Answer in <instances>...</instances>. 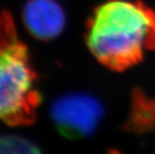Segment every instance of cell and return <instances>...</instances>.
<instances>
[{
    "instance_id": "obj_1",
    "label": "cell",
    "mask_w": 155,
    "mask_h": 154,
    "mask_svg": "<svg viewBox=\"0 0 155 154\" xmlns=\"http://www.w3.org/2000/svg\"><path fill=\"white\" fill-rule=\"evenodd\" d=\"M85 42L108 69L124 71L155 51V10L140 0H105L86 21Z\"/></svg>"
},
{
    "instance_id": "obj_2",
    "label": "cell",
    "mask_w": 155,
    "mask_h": 154,
    "mask_svg": "<svg viewBox=\"0 0 155 154\" xmlns=\"http://www.w3.org/2000/svg\"><path fill=\"white\" fill-rule=\"evenodd\" d=\"M28 50L19 39L12 16L0 13V120L10 126L30 125L41 95Z\"/></svg>"
},
{
    "instance_id": "obj_3",
    "label": "cell",
    "mask_w": 155,
    "mask_h": 154,
    "mask_svg": "<svg viewBox=\"0 0 155 154\" xmlns=\"http://www.w3.org/2000/svg\"><path fill=\"white\" fill-rule=\"evenodd\" d=\"M54 125L68 138H84L91 135L103 116V107L96 98L83 93L64 95L51 106Z\"/></svg>"
},
{
    "instance_id": "obj_4",
    "label": "cell",
    "mask_w": 155,
    "mask_h": 154,
    "mask_svg": "<svg viewBox=\"0 0 155 154\" xmlns=\"http://www.w3.org/2000/svg\"><path fill=\"white\" fill-rule=\"evenodd\" d=\"M22 19L29 33L42 41L57 37L65 26V13L53 0H28Z\"/></svg>"
},
{
    "instance_id": "obj_5",
    "label": "cell",
    "mask_w": 155,
    "mask_h": 154,
    "mask_svg": "<svg viewBox=\"0 0 155 154\" xmlns=\"http://www.w3.org/2000/svg\"><path fill=\"white\" fill-rule=\"evenodd\" d=\"M123 130L136 135L155 130V97L147 95L141 88H134Z\"/></svg>"
},
{
    "instance_id": "obj_6",
    "label": "cell",
    "mask_w": 155,
    "mask_h": 154,
    "mask_svg": "<svg viewBox=\"0 0 155 154\" xmlns=\"http://www.w3.org/2000/svg\"><path fill=\"white\" fill-rule=\"evenodd\" d=\"M39 148L30 140L21 136L7 135L0 136V153H37Z\"/></svg>"
}]
</instances>
